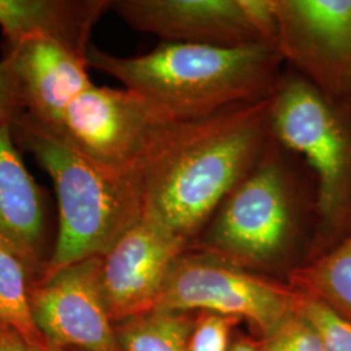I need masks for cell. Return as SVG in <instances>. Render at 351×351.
<instances>
[{
	"instance_id": "1",
	"label": "cell",
	"mask_w": 351,
	"mask_h": 351,
	"mask_svg": "<svg viewBox=\"0 0 351 351\" xmlns=\"http://www.w3.org/2000/svg\"><path fill=\"white\" fill-rule=\"evenodd\" d=\"M272 97L173 121L139 165L142 216L190 245L269 141Z\"/></svg>"
},
{
	"instance_id": "2",
	"label": "cell",
	"mask_w": 351,
	"mask_h": 351,
	"mask_svg": "<svg viewBox=\"0 0 351 351\" xmlns=\"http://www.w3.org/2000/svg\"><path fill=\"white\" fill-rule=\"evenodd\" d=\"M276 46L219 47L167 42L139 56H116L90 46L88 68L117 78L176 121L271 98L282 77Z\"/></svg>"
},
{
	"instance_id": "3",
	"label": "cell",
	"mask_w": 351,
	"mask_h": 351,
	"mask_svg": "<svg viewBox=\"0 0 351 351\" xmlns=\"http://www.w3.org/2000/svg\"><path fill=\"white\" fill-rule=\"evenodd\" d=\"M274 136L259 162L204 226L190 249L259 274L288 261L306 224H317L316 181Z\"/></svg>"
},
{
	"instance_id": "4",
	"label": "cell",
	"mask_w": 351,
	"mask_h": 351,
	"mask_svg": "<svg viewBox=\"0 0 351 351\" xmlns=\"http://www.w3.org/2000/svg\"><path fill=\"white\" fill-rule=\"evenodd\" d=\"M10 125L14 142L33 154L56 190L59 229L40 280L68 265L103 258L142 216L138 172L93 162L27 113H19Z\"/></svg>"
},
{
	"instance_id": "5",
	"label": "cell",
	"mask_w": 351,
	"mask_h": 351,
	"mask_svg": "<svg viewBox=\"0 0 351 351\" xmlns=\"http://www.w3.org/2000/svg\"><path fill=\"white\" fill-rule=\"evenodd\" d=\"M271 126L272 136L301 158L316 181L313 259L351 230V101H333L290 71L272 95Z\"/></svg>"
},
{
	"instance_id": "6",
	"label": "cell",
	"mask_w": 351,
	"mask_h": 351,
	"mask_svg": "<svg viewBox=\"0 0 351 351\" xmlns=\"http://www.w3.org/2000/svg\"><path fill=\"white\" fill-rule=\"evenodd\" d=\"M298 300L300 291L289 282L190 249L177 259L155 310L237 317L265 339L297 313Z\"/></svg>"
},
{
	"instance_id": "7",
	"label": "cell",
	"mask_w": 351,
	"mask_h": 351,
	"mask_svg": "<svg viewBox=\"0 0 351 351\" xmlns=\"http://www.w3.org/2000/svg\"><path fill=\"white\" fill-rule=\"evenodd\" d=\"M173 121L129 88L93 84L66 107L56 123H37L95 163L119 172H137Z\"/></svg>"
},
{
	"instance_id": "8",
	"label": "cell",
	"mask_w": 351,
	"mask_h": 351,
	"mask_svg": "<svg viewBox=\"0 0 351 351\" xmlns=\"http://www.w3.org/2000/svg\"><path fill=\"white\" fill-rule=\"evenodd\" d=\"M110 10L133 29L171 42L277 45L274 0H111Z\"/></svg>"
},
{
	"instance_id": "9",
	"label": "cell",
	"mask_w": 351,
	"mask_h": 351,
	"mask_svg": "<svg viewBox=\"0 0 351 351\" xmlns=\"http://www.w3.org/2000/svg\"><path fill=\"white\" fill-rule=\"evenodd\" d=\"M277 49L333 101H351V0H274Z\"/></svg>"
},
{
	"instance_id": "10",
	"label": "cell",
	"mask_w": 351,
	"mask_h": 351,
	"mask_svg": "<svg viewBox=\"0 0 351 351\" xmlns=\"http://www.w3.org/2000/svg\"><path fill=\"white\" fill-rule=\"evenodd\" d=\"M101 258L68 265L30 288L39 330L59 350L121 351L101 290Z\"/></svg>"
},
{
	"instance_id": "11",
	"label": "cell",
	"mask_w": 351,
	"mask_h": 351,
	"mask_svg": "<svg viewBox=\"0 0 351 351\" xmlns=\"http://www.w3.org/2000/svg\"><path fill=\"white\" fill-rule=\"evenodd\" d=\"M188 250L185 239L141 216L101 258V290L113 324L155 310L173 265Z\"/></svg>"
},
{
	"instance_id": "12",
	"label": "cell",
	"mask_w": 351,
	"mask_h": 351,
	"mask_svg": "<svg viewBox=\"0 0 351 351\" xmlns=\"http://www.w3.org/2000/svg\"><path fill=\"white\" fill-rule=\"evenodd\" d=\"M1 62L12 75L23 112L45 125L56 123L93 85L88 58L49 38L29 37L3 45Z\"/></svg>"
},
{
	"instance_id": "13",
	"label": "cell",
	"mask_w": 351,
	"mask_h": 351,
	"mask_svg": "<svg viewBox=\"0 0 351 351\" xmlns=\"http://www.w3.org/2000/svg\"><path fill=\"white\" fill-rule=\"evenodd\" d=\"M47 217L46 195L27 172L10 123H0V239L25 263L33 285L45 275L52 255Z\"/></svg>"
},
{
	"instance_id": "14",
	"label": "cell",
	"mask_w": 351,
	"mask_h": 351,
	"mask_svg": "<svg viewBox=\"0 0 351 351\" xmlns=\"http://www.w3.org/2000/svg\"><path fill=\"white\" fill-rule=\"evenodd\" d=\"M111 0H0L3 45L49 38L88 58L93 29Z\"/></svg>"
},
{
	"instance_id": "15",
	"label": "cell",
	"mask_w": 351,
	"mask_h": 351,
	"mask_svg": "<svg viewBox=\"0 0 351 351\" xmlns=\"http://www.w3.org/2000/svg\"><path fill=\"white\" fill-rule=\"evenodd\" d=\"M288 282L351 323V230L333 247L293 269Z\"/></svg>"
},
{
	"instance_id": "16",
	"label": "cell",
	"mask_w": 351,
	"mask_h": 351,
	"mask_svg": "<svg viewBox=\"0 0 351 351\" xmlns=\"http://www.w3.org/2000/svg\"><path fill=\"white\" fill-rule=\"evenodd\" d=\"M33 277L12 247L0 239V323L11 326L32 345L56 349L39 330L32 314L29 294Z\"/></svg>"
},
{
	"instance_id": "17",
	"label": "cell",
	"mask_w": 351,
	"mask_h": 351,
	"mask_svg": "<svg viewBox=\"0 0 351 351\" xmlns=\"http://www.w3.org/2000/svg\"><path fill=\"white\" fill-rule=\"evenodd\" d=\"M195 314L152 310L114 324L121 351H189Z\"/></svg>"
},
{
	"instance_id": "18",
	"label": "cell",
	"mask_w": 351,
	"mask_h": 351,
	"mask_svg": "<svg viewBox=\"0 0 351 351\" xmlns=\"http://www.w3.org/2000/svg\"><path fill=\"white\" fill-rule=\"evenodd\" d=\"M297 310L314 326L326 351H351V323L326 303L300 291Z\"/></svg>"
},
{
	"instance_id": "19",
	"label": "cell",
	"mask_w": 351,
	"mask_h": 351,
	"mask_svg": "<svg viewBox=\"0 0 351 351\" xmlns=\"http://www.w3.org/2000/svg\"><path fill=\"white\" fill-rule=\"evenodd\" d=\"M239 319L213 314L208 311L195 313L194 326L189 337V351H229L234 328Z\"/></svg>"
},
{
	"instance_id": "20",
	"label": "cell",
	"mask_w": 351,
	"mask_h": 351,
	"mask_svg": "<svg viewBox=\"0 0 351 351\" xmlns=\"http://www.w3.org/2000/svg\"><path fill=\"white\" fill-rule=\"evenodd\" d=\"M261 339L265 351H326L314 326L298 310L274 335Z\"/></svg>"
},
{
	"instance_id": "21",
	"label": "cell",
	"mask_w": 351,
	"mask_h": 351,
	"mask_svg": "<svg viewBox=\"0 0 351 351\" xmlns=\"http://www.w3.org/2000/svg\"><path fill=\"white\" fill-rule=\"evenodd\" d=\"M23 112L16 85L8 66L0 60V123H10Z\"/></svg>"
},
{
	"instance_id": "22",
	"label": "cell",
	"mask_w": 351,
	"mask_h": 351,
	"mask_svg": "<svg viewBox=\"0 0 351 351\" xmlns=\"http://www.w3.org/2000/svg\"><path fill=\"white\" fill-rule=\"evenodd\" d=\"M0 351H63L59 349H42L27 342L11 326L0 323Z\"/></svg>"
},
{
	"instance_id": "23",
	"label": "cell",
	"mask_w": 351,
	"mask_h": 351,
	"mask_svg": "<svg viewBox=\"0 0 351 351\" xmlns=\"http://www.w3.org/2000/svg\"><path fill=\"white\" fill-rule=\"evenodd\" d=\"M229 351H265L264 350L262 339H255L249 337L243 333L234 332L233 339L230 342Z\"/></svg>"
},
{
	"instance_id": "24",
	"label": "cell",
	"mask_w": 351,
	"mask_h": 351,
	"mask_svg": "<svg viewBox=\"0 0 351 351\" xmlns=\"http://www.w3.org/2000/svg\"><path fill=\"white\" fill-rule=\"evenodd\" d=\"M63 351H84V350H78V349H65Z\"/></svg>"
}]
</instances>
